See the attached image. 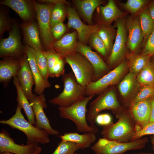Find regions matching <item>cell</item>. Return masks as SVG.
<instances>
[{
  "mask_svg": "<svg viewBox=\"0 0 154 154\" xmlns=\"http://www.w3.org/2000/svg\"><path fill=\"white\" fill-rule=\"evenodd\" d=\"M118 120L103 127L101 134L103 138L121 142L131 141L136 132L135 125L129 110L122 107L113 112Z\"/></svg>",
  "mask_w": 154,
  "mask_h": 154,
  "instance_id": "cell-1",
  "label": "cell"
},
{
  "mask_svg": "<svg viewBox=\"0 0 154 154\" xmlns=\"http://www.w3.org/2000/svg\"><path fill=\"white\" fill-rule=\"evenodd\" d=\"M94 95L85 96L75 103L68 106L59 107V115L61 117L68 119L75 124L78 131L96 133L98 128L94 124L89 125L86 121L88 110L86 106Z\"/></svg>",
  "mask_w": 154,
  "mask_h": 154,
  "instance_id": "cell-2",
  "label": "cell"
},
{
  "mask_svg": "<svg viewBox=\"0 0 154 154\" xmlns=\"http://www.w3.org/2000/svg\"><path fill=\"white\" fill-rule=\"evenodd\" d=\"M22 108L17 105L15 114L7 120H1L0 123L8 125L12 128L23 132L27 137V144L34 142L41 144L49 142L48 134L45 131L36 127L26 120L21 112Z\"/></svg>",
  "mask_w": 154,
  "mask_h": 154,
  "instance_id": "cell-3",
  "label": "cell"
},
{
  "mask_svg": "<svg viewBox=\"0 0 154 154\" xmlns=\"http://www.w3.org/2000/svg\"><path fill=\"white\" fill-rule=\"evenodd\" d=\"M64 89L57 96L50 100V103L59 107L70 106L86 96V87L78 84L75 77L71 71L62 76Z\"/></svg>",
  "mask_w": 154,
  "mask_h": 154,
  "instance_id": "cell-4",
  "label": "cell"
},
{
  "mask_svg": "<svg viewBox=\"0 0 154 154\" xmlns=\"http://www.w3.org/2000/svg\"><path fill=\"white\" fill-rule=\"evenodd\" d=\"M148 141L147 137L127 142H121L102 138H99L91 149L95 154H124L127 151L143 148Z\"/></svg>",
  "mask_w": 154,
  "mask_h": 154,
  "instance_id": "cell-5",
  "label": "cell"
},
{
  "mask_svg": "<svg viewBox=\"0 0 154 154\" xmlns=\"http://www.w3.org/2000/svg\"><path fill=\"white\" fill-rule=\"evenodd\" d=\"M32 3L36 15L40 34L44 50H54L52 47L54 38L52 35L50 24V15L54 5L37 3Z\"/></svg>",
  "mask_w": 154,
  "mask_h": 154,
  "instance_id": "cell-6",
  "label": "cell"
},
{
  "mask_svg": "<svg viewBox=\"0 0 154 154\" xmlns=\"http://www.w3.org/2000/svg\"><path fill=\"white\" fill-rule=\"evenodd\" d=\"M121 108L114 87L110 86L90 104L86 114L87 120L91 124H94L96 117L102 111L110 110L113 112Z\"/></svg>",
  "mask_w": 154,
  "mask_h": 154,
  "instance_id": "cell-7",
  "label": "cell"
},
{
  "mask_svg": "<svg viewBox=\"0 0 154 154\" xmlns=\"http://www.w3.org/2000/svg\"><path fill=\"white\" fill-rule=\"evenodd\" d=\"M64 58L66 62L71 67L78 84L86 87L93 82L94 69L84 55L76 52L66 56Z\"/></svg>",
  "mask_w": 154,
  "mask_h": 154,
  "instance_id": "cell-8",
  "label": "cell"
},
{
  "mask_svg": "<svg viewBox=\"0 0 154 154\" xmlns=\"http://www.w3.org/2000/svg\"><path fill=\"white\" fill-rule=\"evenodd\" d=\"M128 68L126 60L123 59L116 67L101 78L86 87V96L99 94L108 87L117 83Z\"/></svg>",
  "mask_w": 154,
  "mask_h": 154,
  "instance_id": "cell-9",
  "label": "cell"
},
{
  "mask_svg": "<svg viewBox=\"0 0 154 154\" xmlns=\"http://www.w3.org/2000/svg\"><path fill=\"white\" fill-rule=\"evenodd\" d=\"M125 17L115 20L116 35L111 52L108 56V65L110 69L121 62L127 52V32L125 26Z\"/></svg>",
  "mask_w": 154,
  "mask_h": 154,
  "instance_id": "cell-10",
  "label": "cell"
},
{
  "mask_svg": "<svg viewBox=\"0 0 154 154\" xmlns=\"http://www.w3.org/2000/svg\"><path fill=\"white\" fill-rule=\"evenodd\" d=\"M25 54L24 46L22 44L17 27L13 26L9 37L2 38L0 42V56L20 59Z\"/></svg>",
  "mask_w": 154,
  "mask_h": 154,
  "instance_id": "cell-11",
  "label": "cell"
},
{
  "mask_svg": "<svg viewBox=\"0 0 154 154\" xmlns=\"http://www.w3.org/2000/svg\"><path fill=\"white\" fill-rule=\"evenodd\" d=\"M66 14L68 19V27L76 30L79 41L86 45L90 35L98 31L100 24L87 25L84 24L81 20L76 9L71 7L67 8Z\"/></svg>",
  "mask_w": 154,
  "mask_h": 154,
  "instance_id": "cell-12",
  "label": "cell"
},
{
  "mask_svg": "<svg viewBox=\"0 0 154 154\" xmlns=\"http://www.w3.org/2000/svg\"><path fill=\"white\" fill-rule=\"evenodd\" d=\"M29 102L33 108L35 117L36 123L35 126L45 131L49 135H58L59 132L51 126L44 112V109L47 107L44 95L42 94L37 95L34 94Z\"/></svg>",
  "mask_w": 154,
  "mask_h": 154,
  "instance_id": "cell-13",
  "label": "cell"
},
{
  "mask_svg": "<svg viewBox=\"0 0 154 154\" xmlns=\"http://www.w3.org/2000/svg\"><path fill=\"white\" fill-rule=\"evenodd\" d=\"M125 26L128 33L126 46L131 52L138 53L143 40L138 16L129 15L126 19Z\"/></svg>",
  "mask_w": 154,
  "mask_h": 154,
  "instance_id": "cell-14",
  "label": "cell"
},
{
  "mask_svg": "<svg viewBox=\"0 0 154 154\" xmlns=\"http://www.w3.org/2000/svg\"><path fill=\"white\" fill-rule=\"evenodd\" d=\"M76 51L84 55L93 67L94 76L93 82L96 81L111 71L108 64L90 46L78 42Z\"/></svg>",
  "mask_w": 154,
  "mask_h": 154,
  "instance_id": "cell-15",
  "label": "cell"
},
{
  "mask_svg": "<svg viewBox=\"0 0 154 154\" xmlns=\"http://www.w3.org/2000/svg\"><path fill=\"white\" fill-rule=\"evenodd\" d=\"M151 98L139 101L129 108L135 125L136 132L141 130L149 123Z\"/></svg>",
  "mask_w": 154,
  "mask_h": 154,
  "instance_id": "cell-16",
  "label": "cell"
},
{
  "mask_svg": "<svg viewBox=\"0 0 154 154\" xmlns=\"http://www.w3.org/2000/svg\"><path fill=\"white\" fill-rule=\"evenodd\" d=\"M34 142L26 145L16 143L8 133L4 131L0 133V153L8 152L15 154H33L39 146Z\"/></svg>",
  "mask_w": 154,
  "mask_h": 154,
  "instance_id": "cell-17",
  "label": "cell"
},
{
  "mask_svg": "<svg viewBox=\"0 0 154 154\" xmlns=\"http://www.w3.org/2000/svg\"><path fill=\"white\" fill-rule=\"evenodd\" d=\"M19 60L21 67L17 77L23 91L29 101L33 95L32 88L35 84V80L26 54Z\"/></svg>",
  "mask_w": 154,
  "mask_h": 154,
  "instance_id": "cell-18",
  "label": "cell"
},
{
  "mask_svg": "<svg viewBox=\"0 0 154 154\" xmlns=\"http://www.w3.org/2000/svg\"><path fill=\"white\" fill-rule=\"evenodd\" d=\"M36 51L29 46H24V52L28 60L35 82L34 92L36 95L42 94L44 90L51 85L48 80H44L41 76L36 64L35 54Z\"/></svg>",
  "mask_w": 154,
  "mask_h": 154,
  "instance_id": "cell-19",
  "label": "cell"
},
{
  "mask_svg": "<svg viewBox=\"0 0 154 154\" xmlns=\"http://www.w3.org/2000/svg\"><path fill=\"white\" fill-rule=\"evenodd\" d=\"M78 37L76 31L66 34L54 41L52 47L54 51L63 58L76 52Z\"/></svg>",
  "mask_w": 154,
  "mask_h": 154,
  "instance_id": "cell-20",
  "label": "cell"
},
{
  "mask_svg": "<svg viewBox=\"0 0 154 154\" xmlns=\"http://www.w3.org/2000/svg\"><path fill=\"white\" fill-rule=\"evenodd\" d=\"M21 27L26 45L36 51L44 50V46L40 40L38 25L32 21L22 24Z\"/></svg>",
  "mask_w": 154,
  "mask_h": 154,
  "instance_id": "cell-21",
  "label": "cell"
},
{
  "mask_svg": "<svg viewBox=\"0 0 154 154\" xmlns=\"http://www.w3.org/2000/svg\"><path fill=\"white\" fill-rule=\"evenodd\" d=\"M21 67L19 60L4 58L0 61V81L7 86L12 77L17 76Z\"/></svg>",
  "mask_w": 154,
  "mask_h": 154,
  "instance_id": "cell-22",
  "label": "cell"
},
{
  "mask_svg": "<svg viewBox=\"0 0 154 154\" xmlns=\"http://www.w3.org/2000/svg\"><path fill=\"white\" fill-rule=\"evenodd\" d=\"M140 86L136 80V76L129 72L125 75L118 85L121 96L127 105L139 90Z\"/></svg>",
  "mask_w": 154,
  "mask_h": 154,
  "instance_id": "cell-23",
  "label": "cell"
},
{
  "mask_svg": "<svg viewBox=\"0 0 154 154\" xmlns=\"http://www.w3.org/2000/svg\"><path fill=\"white\" fill-rule=\"evenodd\" d=\"M0 3L12 9L24 23L33 21V12L32 6L28 1L24 0H5L1 1Z\"/></svg>",
  "mask_w": 154,
  "mask_h": 154,
  "instance_id": "cell-24",
  "label": "cell"
},
{
  "mask_svg": "<svg viewBox=\"0 0 154 154\" xmlns=\"http://www.w3.org/2000/svg\"><path fill=\"white\" fill-rule=\"evenodd\" d=\"M100 10L102 24L109 25H111L114 21L125 17L128 14L127 12L121 10L112 0H109L104 6L100 5Z\"/></svg>",
  "mask_w": 154,
  "mask_h": 154,
  "instance_id": "cell-25",
  "label": "cell"
},
{
  "mask_svg": "<svg viewBox=\"0 0 154 154\" xmlns=\"http://www.w3.org/2000/svg\"><path fill=\"white\" fill-rule=\"evenodd\" d=\"M59 137L62 141H70L77 144L81 149L89 147L97 139L96 133L90 132H85L82 134L76 132H69Z\"/></svg>",
  "mask_w": 154,
  "mask_h": 154,
  "instance_id": "cell-26",
  "label": "cell"
},
{
  "mask_svg": "<svg viewBox=\"0 0 154 154\" xmlns=\"http://www.w3.org/2000/svg\"><path fill=\"white\" fill-rule=\"evenodd\" d=\"M83 19L88 25H95L92 21V16L95 9L100 5V0H76L73 1Z\"/></svg>",
  "mask_w": 154,
  "mask_h": 154,
  "instance_id": "cell-27",
  "label": "cell"
},
{
  "mask_svg": "<svg viewBox=\"0 0 154 154\" xmlns=\"http://www.w3.org/2000/svg\"><path fill=\"white\" fill-rule=\"evenodd\" d=\"M13 83L17 92V105L23 109L28 121L35 126L36 121L33 108L23 91L17 76L13 78Z\"/></svg>",
  "mask_w": 154,
  "mask_h": 154,
  "instance_id": "cell-28",
  "label": "cell"
},
{
  "mask_svg": "<svg viewBox=\"0 0 154 154\" xmlns=\"http://www.w3.org/2000/svg\"><path fill=\"white\" fill-rule=\"evenodd\" d=\"M125 57L129 72L136 76L150 60V56L141 53H132L127 51Z\"/></svg>",
  "mask_w": 154,
  "mask_h": 154,
  "instance_id": "cell-29",
  "label": "cell"
},
{
  "mask_svg": "<svg viewBox=\"0 0 154 154\" xmlns=\"http://www.w3.org/2000/svg\"><path fill=\"white\" fill-rule=\"evenodd\" d=\"M142 29L143 40L141 47H143L154 29V20L150 16L147 6L138 14Z\"/></svg>",
  "mask_w": 154,
  "mask_h": 154,
  "instance_id": "cell-30",
  "label": "cell"
},
{
  "mask_svg": "<svg viewBox=\"0 0 154 154\" xmlns=\"http://www.w3.org/2000/svg\"><path fill=\"white\" fill-rule=\"evenodd\" d=\"M97 32L106 46L108 54H110L113 47L114 40L116 36V30L111 25L102 24H100Z\"/></svg>",
  "mask_w": 154,
  "mask_h": 154,
  "instance_id": "cell-31",
  "label": "cell"
},
{
  "mask_svg": "<svg viewBox=\"0 0 154 154\" xmlns=\"http://www.w3.org/2000/svg\"><path fill=\"white\" fill-rule=\"evenodd\" d=\"M136 80L141 86H154V64L151 60L137 75Z\"/></svg>",
  "mask_w": 154,
  "mask_h": 154,
  "instance_id": "cell-32",
  "label": "cell"
},
{
  "mask_svg": "<svg viewBox=\"0 0 154 154\" xmlns=\"http://www.w3.org/2000/svg\"><path fill=\"white\" fill-rule=\"evenodd\" d=\"M151 1L148 0H128L125 3H120L125 10L133 16L138 15L144 8L147 6Z\"/></svg>",
  "mask_w": 154,
  "mask_h": 154,
  "instance_id": "cell-33",
  "label": "cell"
},
{
  "mask_svg": "<svg viewBox=\"0 0 154 154\" xmlns=\"http://www.w3.org/2000/svg\"><path fill=\"white\" fill-rule=\"evenodd\" d=\"M65 3H59L54 5L52 9L50 19L51 28L56 24L63 22L66 14Z\"/></svg>",
  "mask_w": 154,
  "mask_h": 154,
  "instance_id": "cell-34",
  "label": "cell"
},
{
  "mask_svg": "<svg viewBox=\"0 0 154 154\" xmlns=\"http://www.w3.org/2000/svg\"><path fill=\"white\" fill-rule=\"evenodd\" d=\"M154 96V86L149 85L141 86L139 91L130 102L128 107L129 108L137 102L152 98Z\"/></svg>",
  "mask_w": 154,
  "mask_h": 154,
  "instance_id": "cell-35",
  "label": "cell"
},
{
  "mask_svg": "<svg viewBox=\"0 0 154 154\" xmlns=\"http://www.w3.org/2000/svg\"><path fill=\"white\" fill-rule=\"evenodd\" d=\"M80 149L77 143L68 141H61L52 154H74Z\"/></svg>",
  "mask_w": 154,
  "mask_h": 154,
  "instance_id": "cell-36",
  "label": "cell"
},
{
  "mask_svg": "<svg viewBox=\"0 0 154 154\" xmlns=\"http://www.w3.org/2000/svg\"><path fill=\"white\" fill-rule=\"evenodd\" d=\"M88 40L90 45L104 57L108 55L106 48L103 42L99 36L98 32L92 34Z\"/></svg>",
  "mask_w": 154,
  "mask_h": 154,
  "instance_id": "cell-37",
  "label": "cell"
},
{
  "mask_svg": "<svg viewBox=\"0 0 154 154\" xmlns=\"http://www.w3.org/2000/svg\"><path fill=\"white\" fill-rule=\"evenodd\" d=\"M42 51H36L35 59L38 69L42 77L48 80L49 77L48 67L47 60Z\"/></svg>",
  "mask_w": 154,
  "mask_h": 154,
  "instance_id": "cell-38",
  "label": "cell"
},
{
  "mask_svg": "<svg viewBox=\"0 0 154 154\" xmlns=\"http://www.w3.org/2000/svg\"><path fill=\"white\" fill-rule=\"evenodd\" d=\"M141 53L150 57L154 55V29L143 47Z\"/></svg>",
  "mask_w": 154,
  "mask_h": 154,
  "instance_id": "cell-39",
  "label": "cell"
},
{
  "mask_svg": "<svg viewBox=\"0 0 154 154\" xmlns=\"http://www.w3.org/2000/svg\"><path fill=\"white\" fill-rule=\"evenodd\" d=\"M154 135V122L149 123L140 131L136 132L134 135L131 141L139 139L147 135Z\"/></svg>",
  "mask_w": 154,
  "mask_h": 154,
  "instance_id": "cell-40",
  "label": "cell"
},
{
  "mask_svg": "<svg viewBox=\"0 0 154 154\" xmlns=\"http://www.w3.org/2000/svg\"><path fill=\"white\" fill-rule=\"evenodd\" d=\"M66 30V27L62 22L57 23L51 28L53 37L56 39H59L62 37Z\"/></svg>",
  "mask_w": 154,
  "mask_h": 154,
  "instance_id": "cell-41",
  "label": "cell"
},
{
  "mask_svg": "<svg viewBox=\"0 0 154 154\" xmlns=\"http://www.w3.org/2000/svg\"><path fill=\"white\" fill-rule=\"evenodd\" d=\"M112 122L111 116L107 113L99 114L96 119V123L103 126L110 124Z\"/></svg>",
  "mask_w": 154,
  "mask_h": 154,
  "instance_id": "cell-42",
  "label": "cell"
},
{
  "mask_svg": "<svg viewBox=\"0 0 154 154\" xmlns=\"http://www.w3.org/2000/svg\"><path fill=\"white\" fill-rule=\"evenodd\" d=\"M9 22L7 17L3 13L0 14V35L2 36L4 32L9 29Z\"/></svg>",
  "mask_w": 154,
  "mask_h": 154,
  "instance_id": "cell-43",
  "label": "cell"
},
{
  "mask_svg": "<svg viewBox=\"0 0 154 154\" xmlns=\"http://www.w3.org/2000/svg\"><path fill=\"white\" fill-rule=\"evenodd\" d=\"M39 1L40 2L42 3H50L55 5L59 3H64L68 4V2L64 0H42Z\"/></svg>",
  "mask_w": 154,
  "mask_h": 154,
  "instance_id": "cell-44",
  "label": "cell"
},
{
  "mask_svg": "<svg viewBox=\"0 0 154 154\" xmlns=\"http://www.w3.org/2000/svg\"><path fill=\"white\" fill-rule=\"evenodd\" d=\"M147 8L150 16L154 20V0L150 1Z\"/></svg>",
  "mask_w": 154,
  "mask_h": 154,
  "instance_id": "cell-45",
  "label": "cell"
},
{
  "mask_svg": "<svg viewBox=\"0 0 154 154\" xmlns=\"http://www.w3.org/2000/svg\"><path fill=\"white\" fill-rule=\"evenodd\" d=\"M152 122H154V96L151 98V112L149 123Z\"/></svg>",
  "mask_w": 154,
  "mask_h": 154,
  "instance_id": "cell-46",
  "label": "cell"
},
{
  "mask_svg": "<svg viewBox=\"0 0 154 154\" xmlns=\"http://www.w3.org/2000/svg\"><path fill=\"white\" fill-rule=\"evenodd\" d=\"M150 138L151 144V148L154 152V135L151 136Z\"/></svg>",
  "mask_w": 154,
  "mask_h": 154,
  "instance_id": "cell-47",
  "label": "cell"
},
{
  "mask_svg": "<svg viewBox=\"0 0 154 154\" xmlns=\"http://www.w3.org/2000/svg\"><path fill=\"white\" fill-rule=\"evenodd\" d=\"M42 151V148L38 146L37 149L33 154H39L41 153Z\"/></svg>",
  "mask_w": 154,
  "mask_h": 154,
  "instance_id": "cell-48",
  "label": "cell"
},
{
  "mask_svg": "<svg viewBox=\"0 0 154 154\" xmlns=\"http://www.w3.org/2000/svg\"><path fill=\"white\" fill-rule=\"evenodd\" d=\"M131 154H154V153L144 152H140L136 153H133Z\"/></svg>",
  "mask_w": 154,
  "mask_h": 154,
  "instance_id": "cell-49",
  "label": "cell"
},
{
  "mask_svg": "<svg viewBox=\"0 0 154 154\" xmlns=\"http://www.w3.org/2000/svg\"><path fill=\"white\" fill-rule=\"evenodd\" d=\"M150 60L154 64V55L150 57Z\"/></svg>",
  "mask_w": 154,
  "mask_h": 154,
  "instance_id": "cell-50",
  "label": "cell"
},
{
  "mask_svg": "<svg viewBox=\"0 0 154 154\" xmlns=\"http://www.w3.org/2000/svg\"><path fill=\"white\" fill-rule=\"evenodd\" d=\"M0 154H13V153L8 152H5L1 153Z\"/></svg>",
  "mask_w": 154,
  "mask_h": 154,
  "instance_id": "cell-51",
  "label": "cell"
},
{
  "mask_svg": "<svg viewBox=\"0 0 154 154\" xmlns=\"http://www.w3.org/2000/svg\"><path fill=\"white\" fill-rule=\"evenodd\" d=\"M74 154H78V153H74Z\"/></svg>",
  "mask_w": 154,
  "mask_h": 154,
  "instance_id": "cell-52",
  "label": "cell"
}]
</instances>
